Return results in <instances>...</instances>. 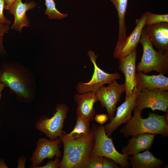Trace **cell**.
<instances>
[{
    "instance_id": "19",
    "label": "cell",
    "mask_w": 168,
    "mask_h": 168,
    "mask_svg": "<svg viewBox=\"0 0 168 168\" xmlns=\"http://www.w3.org/2000/svg\"><path fill=\"white\" fill-rule=\"evenodd\" d=\"M129 161L133 168H160L164 163L148 150L129 157Z\"/></svg>"
},
{
    "instance_id": "1",
    "label": "cell",
    "mask_w": 168,
    "mask_h": 168,
    "mask_svg": "<svg viewBox=\"0 0 168 168\" xmlns=\"http://www.w3.org/2000/svg\"><path fill=\"white\" fill-rule=\"evenodd\" d=\"M143 110L136 106L133 111L134 115L119 130L126 138L136 137L145 133L161 134L163 137L168 136V111L160 115L154 113H148L147 118L143 119L142 113Z\"/></svg>"
},
{
    "instance_id": "26",
    "label": "cell",
    "mask_w": 168,
    "mask_h": 168,
    "mask_svg": "<svg viewBox=\"0 0 168 168\" xmlns=\"http://www.w3.org/2000/svg\"><path fill=\"white\" fill-rule=\"evenodd\" d=\"M61 160L60 158L55 157L54 160L52 159L49 160L47 163L44 166H37L35 168H60V165Z\"/></svg>"
},
{
    "instance_id": "28",
    "label": "cell",
    "mask_w": 168,
    "mask_h": 168,
    "mask_svg": "<svg viewBox=\"0 0 168 168\" xmlns=\"http://www.w3.org/2000/svg\"><path fill=\"white\" fill-rule=\"evenodd\" d=\"M118 164L114 160L106 157H104L103 168H119Z\"/></svg>"
},
{
    "instance_id": "13",
    "label": "cell",
    "mask_w": 168,
    "mask_h": 168,
    "mask_svg": "<svg viewBox=\"0 0 168 168\" xmlns=\"http://www.w3.org/2000/svg\"><path fill=\"white\" fill-rule=\"evenodd\" d=\"M137 51L136 49L131 53L119 59V68L125 77L126 97L127 99L131 96L137 87L136 62Z\"/></svg>"
},
{
    "instance_id": "15",
    "label": "cell",
    "mask_w": 168,
    "mask_h": 168,
    "mask_svg": "<svg viewBox=\"0 0 168 168\" xmlns=\"http://www.w3.org/2000/svg\"><path fill=\"white\" fill-rule=\"evenodd\" d=\"M73 98L77 105L76 115H81L90 122L93 121L96 114L94 105L98 101L96 92L76 94Z\"/></svg>"
},
{
    "instance_id": "32",
    "label": "cell",
    "mask_w": 168,
    "mask_h": 168,
    "mask_svg": "<svg viewBox=\"0 0 168 168\" xmlns=\"http://www.w3.org/2000/svg\"><path fill=\"white\" fill-rule=\"evenodd\" d=\"M8 168L4 160L2 159H0V168Z\"/></svg>"
},
{
    "instance_id": "17",
    "label": "cell",
    "mask_w": 168,
    "mask_h": 168,
    "mask_svg": "<svg viewBox=\"0 0 168 168\" xmlns=\"http://www.w3.org/2000/svg\"><path fill=\"white\" fill-rule=\"evenodd\" d=\"M156 134L143 133L129 140L127 145L122 148V154L133 156L148 150L152 145Z\"/></svg>"
},
{
    "instance_id": "5",
    "label": "cell",
    "mask_w": 168,
    "mask_h": 168,
    "mask_svg": "<svg viewBox=\"0 0 168 168\" xmlns=\"http://www.w3.org/2000/svg\"><path fill=\"white\" fill-rule=\"evenodd\" d=\"M31 82L28 74L17 66L7 64L0 69V83L22 98L29 99L31 96Z\"/></svg>"
},
{
    "instance_id": "30",
    "label": "cell",
    "mask_w": 168,
    "mask_h": 168,
    "mask_svg": "<svg viewBox=\"0 0 168 168\" xmlns=\"http://www.w3.org/2000/svg\"><path fill=\"white\" fill-rule=\"evenodd\" d=\"M26 159L25 157L22 156L18 160V166L17 168H25V163Z\"/></svg>"
},
{
    "instance_id": "24",
    "label": "cell",
    "mask_w": 168,
    "mask_h": 168,
    "mask_svg": "<svg viewBox=\"0 0 168 168\" xmlns=\"http://www.w3.org/2000/svg\"><path fill=\"white\" fill-rule=\"evenodd\" d=\"M103 159L100 156L90 157L86 168H103Z\"/></svg>"
},
{
    "instance_id": "6",
    "label": "cell",
    "mask_w": 168,
    "mask_h": 168,
    "mask_svg": "<svg viewBox=\"0 0 168 168\" xmlns=\"http://www.w3.org/2000/svg\"><path fill=\"white\" fill-rule=\"evenodd\" d=\"M69 110L67 105L57 104L54 115L50 118L45 115L41 116L36 122V128L44 133L51 140L61 137L64 131L63 130V123Z\"/></svg>"
},
{
    "instance_id": "33",
    "label": "cell",
    "mask_w": 168,
    "mask_h": 168,
    "mask_svg": "<svg viewBox=\"0 0 168 168\" xmlns=\"http://www.w3.org/2000/svg\"><path fill=\"white\" fill-rule=\"evenodd\" d=\"M5 86V85L4 84L2 83H0V100L2 97L1 92Z\"/></svg>"
},
{
    "instance_id": "21",
    "label": "cell",
    "mask_w": 168,
    "mask_h": 168,
    "mask_svg": "<svg viewBox=\"0 0 168 168\" xmlns=\"http://www.w3.org/2000/svg\"><path fill=\"white\" fill-rule=\"evenodd\" d=\"M75 125L69 133H66L68 138L74 139H80L90 134L92 130L90 127V121L86 118L80 115H76Z\"/></svg>"
},
{
    "instance_id": "22",
    "label": "cell",
    "mask_w": 168,
    "mask_h": 168,
    "mask_svg": "<svg viewBox=\"0 0 168 168\" xmlns=\"http://www.w3.org/2000/svg\"><path fill=\"white\" fill-rule=\"evenodd\" d=\"M46 9L44 13L48 16V18L50 20L61 19L67 17V14H63L59 12L56 7L54 0H45Z\"/></svg>"
},
{
    "instance_id": "4",
    "label": "cell",
    "mask_w": 168,
    "mask_h": 168,
    "mask_svg": "<svg viewBox=\"0 0 168 168\" xmlns=\"http://www.w3.org/2000/svg\"><path fill=\"white\" fill-rule=\"evenodd\" d=\"M91 129L94 136L95 145L90 157L100 156L106 157L114 161L121 167H131L129 156L120 153L116 150L112 139L105 133L103 124H93Z\"/></svg>"
},
{
    "instance_id": "10",
    "label": "cell",
    "mask_w": 168,
    "mask_h": 168,
    "mask_svg": "<svg viewBox=\"0 0 168 168\" xmlns=\"http://www.w3.org/2000/svg\"><path fill=\"white\" fill-rule=\"evenodd\" d=\"M61 142L60 138L53 140L45 138L38 139L36 148L30 159L32 164L30 167L35 168L47 158L49 159L55 157L60 158L62 152L59 148Z\"/></svg>"
},
{
    "instance_id": "25",
    "label": "cell",
    "mask_w": 168,
    "mask_h": 168,
    "mask_svg": "<svg viewBox=\"0 0 168 168\" xmlns=\"http://www.w3.org/2000/svg\"><path fill=\"white\" fill-rule=\"evenodd\" d=\"M8 25L0 23V54H4L6 52L2 44L3 36L5 34L8 32L9 30Z\"/></svg>"
},
{
    "instance_id": "27",
    "label": "cell",
    "mask_w": 168,
    "mask_h": 168,
    "mask_svg": "<svg viewBox=\"0 0 168 168\" xmlns=\"http://www.w3.org/2000/svg\"><path fill=\"white\" fill-rule=\"evenodd\" d=\"M5 6V0H0V23L9 25L11 23V21L7 19L3 14V10Z\"/></svg>"
},
{
    "instance_id": "7",
    "label": "cell",
    "mask_w": 168,
    "mask_h": 168,
    "mask_svg": "<svg viewBox=\"0 0 168 168\" xmlns=\"http://www.w3.org/2000/svg\"><path fill=\"white\" fill-rule=\"evenodd\" d=\"M87 54L93 65L94 72L90 81L87 82H80L77 84L76 89L78 93L96 92L104 85L109 84L121 77V76L118 72L109 73L100 68L96 63L98 56L95 54L94 52L89 51Z\"/></svg>"
},
{
    "instance_id": "8",
    "label": "cell",
    "mask_w": 168,
    "mask_h": 168,
    "mask_svg": "<svg viewBox=\"0 0 168 168\" xmlns=\"http://www.w3.org/2000/svg\"><path fill=\"white\" fill-rule=\"evenodd\" d=\"M136 106L143 110L150 108L153 112L158 110L168 111V91L160 89L142 88L136 99Z\"/></svg>"
},
{
    "instance_id": "12",
    "label": "cell",
    "mask_w": 168,
    "mask_h": 168,
    "mask_svg": "<svg viewBox=\"0 0 168 168\" xmlns=\"http://www.w3.org/2000/svg\"><path fill=\"white\" fill-rule=\"evenodd\" d=\"M147 16V12H146L139 19H136V26L132 33L119 47L115 48L114 52V58L119 60L122 59L136 49L145 26Z\"/></svg>"
},
{
    "instance_id": "9",
    "label": "cell",
    "mask_w": 168,
    "mask_h": 168,
    "mask_svg": "<svg viewBox=\"0 0 168 168\" xmlns=\"http://www.w3.org/2000/svg\"><path fill=\"white\" fill-rule=\"evenodd\" d=\"M125 92L124 84H119L116 80L107 86H103L96 92L101 107H105L110 122L114 116L117 103L120 101L122 94Z\"/></svg>"
},
{
    "instance_id": "14",
    "label": "cell",
    "mask_w": 168,
    "mask_h": 168,
    "mask_svg": "<svg viewBox=\"0 0 168 168\" xmlns=\"http://www.w3.org/2000/svg\"><path fill=\"white\" fill-rule=\"evenodd\" d=\"M143 29L153 46L159 51L168 53V23L145 26Z\"/></svg>"
},
{
    "instance_id": "3",
    "label": "cell",
    "mask_w": 168,
    "mask_h": 168,
    "mask_svg": "<svg viewBox=\"0 0 168 168\" xmlns=\"http://www.w3.org/2000/svg\"><path fill=\"white\" fill-rule=\"evenodd\" d=\"M143 47L141 61L137 67L138 72L147 74L153 71L165 75L168 73V53L155 50L143 28L139 41Z\"/></svg>"
},
{
    "instance_id": "29",
    "label": "cell",
    "mask_w": 168,
    "mask_h": 168,
    "mask_svg": "<svg viewBox=\"0 0 168 168\" xmlns=\"http://www.w3.org/2000/svg\"><path fill=\"white\" fill-rule=\"evenodd\" d=\"M96 121L100 124H103L108 119V116L105 114L96 115L95 116Z\"/></svg>"
},
{
    "instance_id": "16",
    "label": "cell",
    "mask_w": 168,
    "mask_h": 168,
    "mask_svg": "<svg viewBox=\"0 0 168 168\" xmlns=\"http://www.w3.org/2000/svg\"><path fill=\"white\" fill-rule=\"evenodd\" d=\"M36 6V4L33 1L23 3L21 0H16L8 9L10 13L14 16V21L11 26V29L21 32L23 27L29 26L30 22L26 12Z\"/></svg>"
},
{
    "instance_id": "20",
    "label": "cell",
    "mask_w": 168,
    "mask_h": 168,
    "mask_svg": "<svg viewBox=\"0 0 168 168\" xmlns=\"http://www.w3.org/2000/svg\"><path fill=\"white\" fill-rule=\"evenodd\" d=\"M116 7L119 22L118 40L115 48L119 47L126 40L127 28L125 17L127 10L128 0H110Z\"/></svg>"
},
{
    "instance_id": "11",
    "label": "cell",
    "mask_w": 168,
    "mask_h": 168,
    "mask_svg": "<svg viewBox=\"0 0 168 168\" xmlns=\"http://www.w3.org/2000/svg\"><path fill=\"white\" fill-rule=\"evenodd\" d=\"M141 89L137 86L132 95L117 108L116 114L112 120L104 126L105 133L109 137H111L114 131L122 124H126L131 118L132 113L136 106V98Z\"/></svg>"
},
{
    "instance_id": "18",
    "label": "cell",
    "mask_w": 168,
    "mask_h": 168,
    "mask_svg": "<svg viewBox=\"0 0 168 168\" xmlns=\"http://www.w3.org/2000/svg\"><path fill=\"white\" fill-rule=\"evenodd\" d=\"M137 86L149 90H168V78L164 75H149L139 72L136 74Z\"/></svg>"
},
{
    "instance_id": "23",
    "label": "cell",
    "mask_w": 168,
    "mask_h": 168,
    "mask_svg": "<svg viewBox=\"0 0 168 168\" xmlns=\"http://www.w3.org/2000/svg\"><path fill=\"white\" fill-rule=\"evenodd\" d=\"M163 22L168 23V14H157L147 12V16L145 22V26Z\"/></svg>"
},
{
    "instance_id": "31",
    "label": "cell",
    "mask_w": 168,
    "mask_h": 168,
    "mask_svg": "<svg viewBox=\"0 0 168 168\" xmlns=\"http://www.w3.org/2000/svg\"><path fill=\"white\" fill-rule=\"evenodd\" d=\"M16 0H5V9L8 10Z\"/></svg>"
},
{
    "instance_id": "2",
    "label": "cell",
    "mask_w": 168,
    "mask_h": 168,
    "mask_svg": "<svg viewBox=\"0 0 168 168\" xmlns=\"http://www.w3.org/2000/svg\"><path fill=\"white\" fill-rule=\"evenodd\" d=\"M64 131L60 137L63 145L60 168H86L91 151L95 145L92 132L82 138L74 139L68 137Z\"/></svg>"
}]
</instances>
